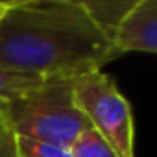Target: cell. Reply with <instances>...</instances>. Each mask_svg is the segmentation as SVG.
Returning <instances> with one entry per match:
<instances>
[{"label":"cell","mask_w":157,"mask_h":157,"mask_svg":"<svg viewBox=\"0 0 157 157\" xmlns=\"http://www.w3.org/2000/svg\"><path fill=\"white\" fill-rule=\"evenodd\" d=\"M0 157H17L15 135L6 126H0Z\"/></svg>","instance_id":"cell-9"},{"label":"cell","mask_w":157,"mask_h":157,"mask_svg":"<svg viewBox=\"0 0 157 157\" xmlns=\"http://www.w3.org/2000/svg\"><path fill=\"white\" fill-rule=\"evenodd\" d=\"M83 8L87 10V13L93 17V21L115 41V33L120 26V22L124 21V17L128 15V11L133 8L135 0H82Z\"/></svg>","instance_id":"cell-5"},{"label":"cell","mask_w":157,"mask_h":157,"mask_svg":"<svg viewBox=\"0 0 157 157\" xmlns=\"http://www.w3.org/2000/svg\"><path fill=\"white\" fill-rule=\"evenodd\" d=\"M72 96L89 126L109 142L118 157H135L133 113L111 76L94 70L76 78L72 80Z\"/></svg>","instance_id":"cell-3"},{"label":"cell","mask_w":157,"mask_h":157,"mask_svg":"<svg viewBox=\"0 0 157 157\" xmlns=\"http://www.w3.org/2000/svg\"><path fill=\"white\" fill-rule=\"evenodd\" d=\"M122 56L82 0H17L0 21V67L76 80Z\"/></svg>","instance_id":"cell-1"},{"label":"cell","mask_w":157,"mask_h":157,"mask_svg":"<svg viewBox=\"0 0 157 157\" xmlns=\"http://www.w3.org/2000/svg\"><path fill=\"white\" fill-rule=\"evenodd\" d=\"M15 151L17 157H74L70 148L26 137H15Z\"/></svg>","instance_id":"cell-8"},{"label":"cell","mask_w":157,"mask_h":157,"mask_svg":"<svg viewBox=\"0 0 157 157\" xmlns=\"http://www.w3.org/2000/svg\"><path fill=\"white\" fill-rule=\"evenodd\" d=\"M6 126L15 137L70 148L89 126L76 107L72 80H46L17 96L6 111Z\"/></svg>","instance_id":"cell-2"},{"label":"cell","mask_w":157,"mask_h":157,"mask_svg":"<svg viewBox=\"0 0 157 157\" xmlns=\"http://www.w3.org/2000/svg\"><path fill=\"white\" fill-rule=\"evenodd\" d=\"M70 151L74 157H118L109 142L93 128H87L83 133H80V137L72 142Z\"/></svg>","instance_id":"cell-7"},{"label":"cell","mask_w":157,"mask_h":157,"mask_svg":"<svg viewBox=\"0 0 157 157\" xmlns=\"http://www.w3.org/2000/svg\"><path fill=\"white\" fill-rule=\"evenodd\" d=\"M13 6V0H0V21L6 17V13L11 10Z\"/></svg>","instance_id":"cell-10"},{"label":"cell","mask_w":157,"mask_h":157,"mask_svg":"<svg viewBox=\"0 0 157 157\" xmlns=\"http://www.w3.org/2000/svg\"><path fill=\"white\" fill-rule=\"evenodd\" d=\"M44 82L46 80H43L39 76H32V74H24V72H17V70L6 68V67H0V126H6L8 105L17 96L24 94L26 91H30Z\"/></svg>","instance_id":"cell-6"},{"label":"cell","mask_w":157,"mask_h":157,"mask_svg":"<svg viewBox=\"0 0 157 157\" xmlns=\"http://www.w3.org/2000/svg\"><path fill=\"white\" fill-rule=\"evenodd\" d=\"M115 46L120 54H157V0H135L115 33Z\"/></svg>","instance_id":"cell-4"}]
</instances>
